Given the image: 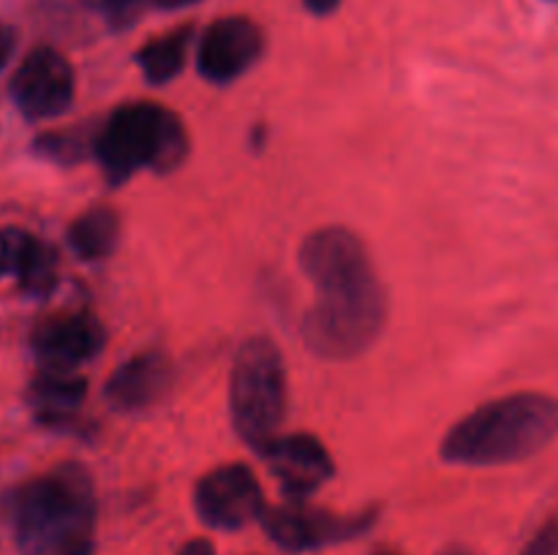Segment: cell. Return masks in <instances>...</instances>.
<instances>
[{"label": "cell", "mask_w": 558, "mask_h": 555, "mask_svg": "<svg viewBox=\"0 0 558 555\" xmlns=\"http://www.w3.org/2000/svg\"><path fill=\"white\" fill-rule=\"evenodd\" d=\"M300 267L316 292L303 316L311 351L332 362L368 351L387 324V292L363 239L347 226L316 229L300 245Z\"/></svg>", "instance_id": "1"}, {"label": "cell", "mask_w": 558, "mask_h": 555, "mask_svg": "<svg viewBox=\"0 0 558 555\" xmlns=\"http://www.w3.org/2000/svg\"><path fill=\"white\" fill-rule=\"evenodd\" d=\"M9 520L25 555H90L96 488L87 468L63 462L9 495Z\"/></svg>", "instance_id": "2"}, {"label": "cell", "mask_w": 558, "mask_h": 555, "mask_svg": "<svg viewBox=\"0 0 558 555\" xmlns=\"http://www.w3.org/2000/svg\"><path fill=\"white\" fill-rule=\"evenodd\" d=\"M558 435V400L543 392H515L458 419L439 444L452 466H507L537 455Z\"/></svg>", "instance_id": "3"}, {"label": "cell", "mask_w": 558, "mask_h": 555, "mask_svg": "<svg viewBox=\"0 0 558 555\" xmlns=\"http://www.w3.org/2000/svg\"><path fill=\"white\" fill-rule=\"evenodd\" d=\"M189 152L191 139L183 120L156 101L120 103L93 134V156L112 185H123L142 169L174 172Z\"/></svg>", "instance_id": "4"}, {"label": "cell", "mask_w": 558, "mask_h": 555, "mask_svg": "<svg viewBox=\"0 0 558 555\" xmlns=\"http://www.w3.org/2000/svg\"><path fill=\"white\" fill-rule=\"evenodd\" d=\"M287 365L270 337H248L229 373V414L240 439L262 452L287 419Z\"/></svg>", "instance_id": "5"}, {"label": "cell", "mask_w": 558, "mask_h": 555, "mask_svg": "<svg viewBox=\"0 0 558 555\" xmlns=\"http://www.w3.org/2000/svg\"><path fill=\"white\" fill-rule=\"evenodd\" d=\"M194 509L216 531H240L265 515V493L245 462L210 468L194 488Z\"/></svg>", "instance_id": "6"}, {"label": "cell", "mask_w": 558, "mask_h": 555, "mask_svg": "<svg viewBox=\"0 0 558 555\" xmlns=\"http://www.w3.org/2000/svg\"><path fill=\"white\" fill-rule=\"evenodd\" d=\"M376 522V511L365 509L357 515H336V511L311 509L305 504L276 506L265 509L262 526L265 533L289 553H308V550L330 547L363 536Z\"/></svg>", "instance_id": "7"}, {"label": "cell", "mask_w": 558, "mask_h": 555, "mask_svg": "<svg viewBox=\"0 0 558 555\" xmlns=\"http://www.w3.org/2000/svg\"><path fill=\"white\" fill-rule=\"evenodd\" d=\"M265 54V30L248 16L216 20L196 44V71L213 85L248 74Z\"/></svg>", "instance_id": "8"}, {"label": "cell", "mask_w": 558, "mask_h": 555, "mask_svg": "<svg viewBox=\"0 0 558 555\" xmlns=\"http://www.w3.org/2000/svg\"><path fill=\"white\" fill-rule=\"evenodd\" d=\"M74 69L52 47L33 49L11 79V98L20 112L31 120H49L63 114L74 101Z\"/></svg>", "instance_id": "9"}, {"label": "cell", "mask_w": 558, "mask_h": 555, "mask_svg": "<svg viewBox=\"0 0 558 555\" xmlns=\"http://www.w3.org/2000/svg\"><path fill=\"white\" fill-rule=\"evenodd\" d=\"M107 330L90 310H71L44 319L33 330L31 348L44 370H74L104 351Z\"/></svg>", "instance_id": "10"}, {"label": "cell", "mask_w": 558, "mask_h": 555, "mask_svg": "<svg viewBox=\"0 0 558 555\" xmlns=\"http://www.w3.org/2000/svg\"><path fill=\"white\" fill-rule=\"evenodd\" d=\"M259 455L292 501H305L336 473L327 446L311 433L278 435Z\"/></svg>", "instance_id": "11"}, {"label": "cell", "mask_w": 558, "mask_h": 555, "mask_svg": "<svg viewBox=\"0 0 558 555\" xmlns=\"http://www.w3.org/2000/svg\"><path fill=\"white\" fill-rule=\"evenodd\" d=\"M174 381V365L158 348H145L112 370L104 384V397L120 414H136L167 397Z\"/></svg>", "instance_id": "12"}, {"label": "cell", "mask_w": 558, "mask_h": 555, "mask_svg": "<svg viewBox=\"0 0 558 555\" xmlns=\"http://www.w3.org/2000/svg\"><path fill=\"white\" fill-rule=\"evenodd\" d=\"M87 395V381L74 370H41L31 381L27 400L44 424H63L80 411Z\"/></svg>", "instance_id": "13"}, {"label": "cell", "mask_w": 558, "mask_h": 555, "mask_svg": "<svg viewBox=\"0 0 558 555\" xmlns=\"http://www.w3.org/2000/svg\"><path fill=\"white\" fill-rule=\"evenodd\" d=\"M191 38H194V27L183 25L178 30H169L163 36L142 44L134 54V63L140 65L142 76L150 85H167V82H172L183 71L185 58H189Z\"/></svg>", "instance_id": "14"}, {"label": "cell", "mask_w": 558, "mask_h": 555, "mask_svg": "<svg viewBox=\"0 0 558 555\" xmlns=\"http://www.w3.org/2000/svg\"><path fill=\"white\" fill-rule=\"evenodd\" d=\"M120 243V215L112 207H93L69 226V248L82 261H101Z\"/></svg>", "instance_id": "15"}, {"label": "cell", "mask_w": 558, "mask_h": 555, "mask_svg": "<svg viewBox=\"0 0 558 555\" xmlns=\"http://www.w3.org/2000/svg\"><path fill=\"white\" fill-rule=\"evenodd\" d=\"M16 278H20V288L25 294L47 297L58 283V254H54V248L33 237L31 248H27L25 259L16 270Z\"/></svg>", "instance_id": "16"}, {"label": "cell", "mask_w": 558, "mask_h": 555, "mask_svg": "<svg viewBox=\"0 0 558 555\" xmlns=\"http://www.w3.org/2000/svg\"><path fill=\"white\" fill-rule=\"evenodd\" d=\"M87 147L93 150V141L87 145L85 136L74 134V131H69V134H47V136H41V139H36V152H41L44 158H49V161H58V163L82 161Z\"/></svg>", "instance_id": "17"}, {"label": "cell", "mask_w": 558, "mask_h": 555, "mask_svg": "<svg viewBox=\"0 0 558 555\" xmlns=\"http://www.w3.org/2000/svg\"><path fill=\"white\" fill-rule=\"evenodd\" d=\"M199 0H104V11H107L109 22L112 25H129L145 9H161V11H174L185 9V5H194Z\"/></svg>", "instance_id": "18"}, {"label": "cell", "mask_w": 558, "mask_h": 555, "mask_svg": "<svg viewBox=\"0 0 558 555\" xmlns=\"http://www.w3.org/2000/svg\"><path fill=\"white\" fill-rule=\"evenodd\" d=\"M33 237L22 229H0V278L20 270Z\"/></svg>", "instance_id": "19"}, {"label": "cell", "mask_w": 558, "mask_h": 555, "mask_svg": "<svg viewBox=\"0 0 558 555\" xmlns=\"http://www.w3.org/2000/svg\"><path fill=\"white\" fill-rule=\"evenodd\" d=\"M521 555H558V517L545 522V526L534 533L532 542L523 547Z\"/></svg>", "instance_id": "20"}, {"label": "cell", "mask_w": 558, "mask_h": 555, "mask_svg": "<svg viewBox=\"0 0 558 555\" xmlns=\"http://www.w3.org/2000/svg\"><path fill=\"white\" fill-rule=\"evenodd\" d=\"M14 47H16V33L11 30V27L0 25V71H3V65L9 63V58L14 54Z\"/></svg>", "instance_id": "21"}, {"label": "cell", "mask_w": 558, "mask_h": 555, "mask_svg": "<svg viewBox=\"0 0 558 555\" xmlns=\"http://www.w3.org/2000/svg\"><path fill=\"white\" fill-rule=\"evenodd\" d=\"M178 555H216V550H213V544L207 539H191V542H185L180 547Z\"/></svg>", "instance_id": "22"}, {"label": "cell", "mask_w": 558, "mask_h": 555, "mask_svg": "<svg viewBox=\"0 0 558 555\" xmlns=\"http://www.w3.org/2000/svg\"><path fill=\"white\" fill-rule=\"evenodd\" d=\"M303 3H305V9L311 11V14L327 16V14H332L338 5H341V0H303Z\"/></svg>", "instance_id": "23"}, {"label": "cell", "mask_w": 558, "mask_h": 555, "mask_svg": "<svg viewBox=\"0 0 558 555\" xmlns=\"http://www.w3.org/2000/svg\"><path fill=\"white\" fill-rule=\"evenodd\" d=\"M439 555H472L469 553L466 547H461V544H452V547H447V550H441Z\"/></svg>", "instance_id": "24"}, {"label": "cell", "mask_w": 558, "mask_h": 555, "mask_svg": "<svg viewBox=\"0 0 558 555\" xmlns=\"http://www.w3.org/2000/svg\"><path fill=\"white\" fill-rule=\"evenodd\" d=\"M376 555H398V553H392V550H381V553H376Z\"/></svg>", "instance_id": "25"}, {"label": "cell", "mask_w": 558, "mask_h": 555, "mask_svg": "<svg viewBox=\"0 0 558 555\" xmlns=\"http://www.w3.org/2000/svg\"><path fill=\"white\" fill-rule=\"evenodd\" d=\"M548 3H558V0H548Z\"/></svg>", "instance_id": "26"}]
</instances>
